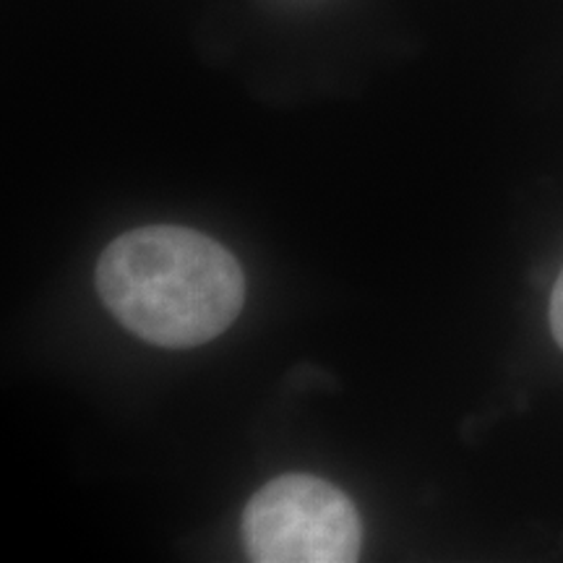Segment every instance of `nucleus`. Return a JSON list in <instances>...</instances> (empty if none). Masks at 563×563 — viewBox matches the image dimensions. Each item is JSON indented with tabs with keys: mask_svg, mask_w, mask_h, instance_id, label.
Segmentation results:
<instances>
[{
	"mask_svg": "<svg viewBox=\"0 0 563 563\" xmlns=\"http://www.w3.org/2000/svg\"><path fill=\"white\" fill-rule=\"evenodd\" d=\"M97 290L129 332L157 347H199L243 311L245 279L222 243L178 224L115 238L97 264Z\"/></svg>",
	"mask_w": 563,
	"mask_h": 563,
	"instance_id": "nucleus-1",
	"label": "nucleus"
},
{
	"mask_svg": "<svg viewBox=\"0 0 563 563\" xmlns=\"http://www.w3.org/2000/svg\"><path fill=\"white\" fill-rule=\"evenodd\" d=\"M241 534L256 563H350L363 548L361 514L347 493L306 473L279 475L253 493Z\"/></svg>",
	"mask_w": 563,
	"mask_h": 563,
	"instance_id": "nucleus-2",
	"label": "nucleus"
},
{
	"mask_svg": "<svg viewBox=\"0 0 563 563\" xmlns=\"http://www.w3.org/2000/svg\"><path fill=\"white\" fill-rule=\"evenodd\" d=\"M551 332L563 350V269L555 279L553 292H551Z\"/></svg>",
	"mask_w": 563,
	"mask_h": 563,
	"instance_id": "nucleus-3",
	"label": "nucleus"
}]
</instances>
